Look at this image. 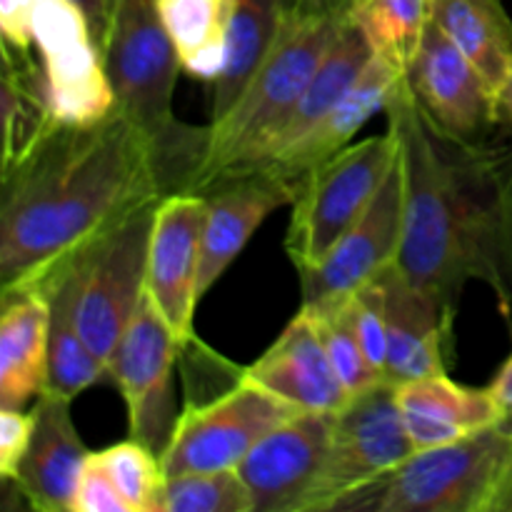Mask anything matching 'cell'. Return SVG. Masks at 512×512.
I'll list each match as a JSON object with an SVG mask.
<instances>
[{"instance_id":"20","label":"cell","mask_w":512,"mask_h":512,"mask_svg":"<svg viewBox=\"0 0 512 512\" xmlns=\"http://www.w3.org/2000/svg\"><path fill=\"white\" fill-rule=\"evenodd\" d=\"M0 408L23 410L48 385L50 298L43 285L0 293Z\"/></svg>"},{"instance_id":"11","label":"cell","mask_w":512,"mask_h":512,"mask_svg":"<svg viewBox=\"0 0 512 512\" xmlns=\"http://www.w3.org/2000/svg\"><path fill=\"white\" fill-rule=\"evenodd\" d=\"M33 45L60 123H95L113 113L115 93L103 53L78 5L70 0H35Z\"/></svg>"},{"instance_id":"13","label":"cell","mask_w":512,"mask_h":512,"mask_svg":"<svg viewBox=\"0 0 512 512\" xmlns=\"http://www.w3.org/2000/svg\"><path fill=\"white\" fill-rule=\"evenodd\" d=\"M403 220L405 175L398 150V160L370 208L313 268L300 270V293H303L300 305L355 293L395 265L403 243Z\"/></svg>"},{"instance_id":"38","label":"cell","mask_w":512,"mask_h":512,"mask_svg":"<svg viewBox=\"0 0 512 512\" xmlns=\"http://www.w3.org/2000/svg\"><path fill=\"white\" fill-rule=\"evenodd\" d=\"M490 512H512V465L508 473H505L493 503H490Z\"/></svg>"},{"instance_id":"18","label":"cell","mask_w":512,"mask_h":512,"mask_svg":"<svg viewBox=\"0 0 512 512\" xmlns=\"http://www.w3.org/2000/svg\"><path fill=\"white\" fill-rule=\"evenodd\" d=\"M240 373L310 413H338L353 398L335 373L313 318L303 308L280 338Z\"/></svg>"},{"instance_id":"27","label":"cell","mask_w":512,"mask_h":512,"mask_svg":"<svg viewBox=\"0 0 512 512\" xmlns=\"http://www.w3.org/2000/svg\"><path fill=\"white\" fill-rule=\"evenodd\" d=\"M170 35L180 70L193 78L215 80L228 48L233 0H155Z\"/></svg>"},{"instance_id":"23","label":"cell","mask_w":512,"mask_h":512,"mask_svg":"<svg viewBox=\"0 0 512 512\" xmlns=\"http://www.w3.org/2000/svg\"><path fill=\"white\" fill-rule=\"evenodd\" d=\"M38 285H43L50 298V360L45 390L73 400L90 385L108 378V365L88 348L80 333V270L75 253L48 270Z\"/></svg>"},{"instance_id":"19","label":"cell","mask_w":512,"mask_h":512,"mask_svg":"<svg viewBox=\"0 0 512 512\" xmlns=\"http://www.w3.org/2000/svg\"><path fill=\"white\" fill-rule=\"evenodd\" d=\"M388 288V358L383 380L393 385L448 373L453 358L455 313L440 300L405 283L395 265L385 270Z\"/></svg>"},{"instance_id":"22","label":"cell","mask_w":512,"mask_h":512,"mask_svg":"<svg viewBox=\"0 0 512 512\" xmlns=\"http://www.w3.org/2000/svg\"><path fill=\"white\" fill-rule=\"evenodd\" d=\"M398 405L415 450L453 443L508 420L490 390L455 383L448 373L398 385Z\"/></svg>"},{"instance_id":"8","label":"cell","mask_w":512,"mask_h":512,"mask_svg":"<svg viewBox=\"0 0 512 512\" xmlns=\"http://www.w3.org/2000/svg\"><path fill=\"white\" fill-rule=\"evenodd\" d=\"M155 208L158 203L138 210L75 250L80 270V333L105 365L145 295Z\"/></svg>"},{"instance_id":"1","label":"cell","mask_w":512,"mask_h":512,"mask_svg":"<svg viewBox=\"0 0 512 512\" xmlns=\"http://www.w3.org/2000/svg\"><path fill=\"white\" fill-rule=\"evenodd\" d=\"M200 160V150L160 143L120 110L60 123L0 175V293L38 283L120 220L188 190Z\"/></svg>"},{"instance_id":"31","label":"cell","mask_w":512,"mask_h":512,"mask_svg":"<svg viewBox=\"0 0 512 512\" xmlns=\"http://www.w3.org/2000/svg\"><path fill=\"white\" fill-rule=\"evenodd\" d=\"M163 512H255L238 468L168 475Z\"/></svg>"},{"instance_id":"7","label":"cell","mask_w":512,"mask_h":512,"mask_svg":"<svg viewBox=\"0 0 512 512\" xmlns=\"http://www.w3.org/2000/svg\"><path fill=\"white\" fill-rule=\"evenodd\" d=\"M295 413L300 408L238 373L223 393L185 405L160 455L165 475L238 468L258 440Z\"/></svg>"},{"instance_id":"16","label":"cell","mask_w":512,"mask_h":512,"mask_svg":"<svg viewBox=\"0 0 512 512\" xmlns=\"http://www.w3.org/2000/svg\"><path fill=\"white\" fill-rule=\"evenodd\" d=\"M298 188V180H290L260 165L220 178L200 193L208 200L198 280L200 300L243 253L260 223L283 205H293Z\"/></svg>"},{"instance_id":"4","label":"cell","mask_w":512,"mask_h":512,"mask_svg":"<svg viewBox=\"0 0 512 512\" xmlns=\"http://www.w3.org/2000/svg\"><path fill=\"white\" fill-rule=\"evenodd\" d=\"M512 465V423L415 450L408 460L345 495L333 512H490Z\"/></svg>"},{"instance_id":"33","label":"cell","mask_w":512,"mask_h":512,"mask_svg":"<svg viewBox=\"0 0 512 512\" xmlns=\"http://www.w3.org/2000/svg\"><path fill=\"white\" fill-rule=\"evenodd\" d=\"M33 435V410L0 408V478L13 483Z\"/></svg>"},{"instance_id":"10","label":"cell","mask_w":512,"mask_h":512,"mask_svg":"<svg viewBox=\"0 0 512 512\" xmlns=\"http://www.w3.org/2000/svg\"><path fill=\"white\" fill-rule=\"evenodd\" d=\"M180 353L183 345L145 290L133 320L108 358V378L118 385L128 405L130 438L160 455L178 420L170 380Z\"/></svg>"},{"instance_id":"25","label":"cell","mask_w":512,"mask_h":512,"mask_svg":"<svg viewBox=\"0 0 512 512\" xmlns=\"http://www.w3.org/2000/svg\"><path fill=\"white\" fill-rule=\"evenodd\" d=\"M433 23L498 90L512 70V20L503 0H433Z\"/></svg>"},{"instance_id":"29","label":"cell","mask_w":512,"mask_h":512,"mask_svg":"<svg viewBox=\"0 0 512 512\" xmlns=\"http://www.w3.org/2000/svg\"><path fill=\"white\" fill-rule=\"evenodd\" d=\"M300 308L308 310V315L313 318L315 330H318L320 340L330 355V363H333L335 373L343 380L350 395L363 393L370 385L383 380V375L373 368V363L365 355L363 343L355 333L350 295H338V298L300 305Z\"/></svg>"},{"instance_id":"26","label":"cell","mask_w":512,"mask_h":512,"mask_svg":"<svg viewBox=\"0 0 512 512\" xmlns=\"http://www.w3.org/2000/svg\"><path fill=\"white\" fill-rule=\"evenodd\" d=\"M283 20V0H233L225 63L213 93V118L218 120L238 103L243 90L270 53Z\"/></svg>"},{"instance_id":"14","label":"cell","mask_w":512,"mask_h":512,"mask_svg":"<svg viewBox=\"0 0 512 512\" xmlns=\"http://www.w3.org/2000/svg\"><path fill=\"white\" fill-rule=\"evenodd\" d=\"M335 413L300 410L255 443L238 465L255 512H308L325 465Z\"/></svg>"},{"instance_id":"28","label":"cell","mask_w":512,"mask_h":512,"mask_svg":"<svg viewBox=\"0 0 512 512\" xmlns=\"http://www.w3.org/2000/svg\"><path fill=\"white\" fill-rule=\"evenodd\" d=\"M433 20V0H355L350 23L363 33L373 55L408 75Z\"/></svg>"},{"instance_id":"9","label":"cell","mask_w":512,"mask_h":512,"mask_svg":"<svg viewBox=\"0 0 512 512\" xmlns=\"http://www.w3.org/2000/svg\"><path fill=\"white\" fill-rule=\"evenodd\" d=\"M413 453L415 445L398 405V385L388 380L370 385L333 415L328 455L308 512H333L345 495L383 478Z\"/></svg>"},{"instance_id":"21","label":"cell","mask_w":512,"mask_h":512,"mask_svg":"<svg viewBox=\"0 0 512 512\" xmlns=\"http://www.w3.org/2000/svg\"><path fill=\"white\" fill-rule=\"evenodd\" d=\"M403 73L393 65L385 63L383 58L373 55L365 65L363 73L358 75L348 93L325 113L318 125L308 130L300 140H295L288 148L278 150L273 158L265 160V168L285 175L290 180L303 178L305 173L315 168L323 160L333 158L343 148H348L350 140L355 138L360 128L373 118L378 110H385L395 85L400 83ZM260 168V165H258Z\"/></svg>"},{"instance_id":"2","label":"cell","mask_w":512,"mask_h":512,"mask_svg":"<svg viewBox=\"0 0 512 512\" xmlns=\"http://www.w3.org/2000/svg\"><path fill=\"white\" fill-rule=\"evenodd\" d=\"M405 175V220L395 270L458 315L468 283L512 313V128L455 138L400 78L385 105Z\"/></svg>"},{"instance_id":"17","label":"cell","mask_w":512,"mask_h":512,"mask_svg":"<svg viewBox=\"0 0 512 512\" xmlns=\"http://www.w3.org/2000/svg\"><path fill=\"white\" fill-rule=\"evenodd\" d=\"M70 403L73 400L43 390L33 408V435L13 480L33 510L73 512L90 450L75 430Z\"/></svg>"},{"instance_id":"12","label":"cell","mask_w":512,"mask_h":512,"mask_svg":"<svg viewBox=\"0 0 512 512\" xmlns=\"http://www.w3.org/2000/svg\"><path fill=\"white\" fill-rule=\"evenodd\" d=\"M205 220H208L205 195L178 190L160 200L150 230L145 290L168 320L183 350L198 343L193 323L195 308L200 303L198 280Z\"/></svg>"},{"instance_id":"6","label":"cell","mask_w":512,"mask_h":512,"mask_svg":"<svg viewBox=\"0 0 512 512\" xmlns=\"http://www.w3.org/2000/svg\"><path fill=\"white\" fill-rule=\"evenodd\" d=\"M398 160V140L383 133L350 143L300 178L285 253L300 270L313 268L370 208Z\"/></svg>"},{"instance_id":"32","label":"cell","mask_w":512,"mask_h":512,"mask_svg":"<svg viewBox=\"0 0 512 512\" xmlns=\"http://www.w3.org/2000/svg\"><path fill=\"white\" fill-rule=\"evenodd\" d=\"M73 512H130L123 495L118 493L110 475L100 468L93 453L88 455L83 475L78 480V490L73 498Z\"/></svg>"},{"instance_id":"5","label":"cell","mask_w":512,"mask_h":512,"mask_svg":"<svg viewBox=\"0 0 512 512\" xmlns=\"http://www.w3.org/2000/svg\"><path fill=\"white\" fill-rule=\"evenodd\" d=\"M115 110L173 148L205 153L208 125L190 128L173 113L180 63L155 0H118L105 48Z\"/></svg>"},{"instance_id":"24","label":"cell","mask_w":512,"mask_h":512,"mask_svg":"<svg viewBox=\"0 0 512 512\" xmlns=\"http://www.w3.org/2000/svg\"><path fill=\"white\" fill-rule=\"evenodd\" d=\"M60 125L50 100L48 80L30 48L3 40V153L0 175L23 163Z\"/></svg>"},{"instance_id":"15","label":"cell","mask_w":512,"mask_h":512,"mask_svg":"<svg viewBox=\"0 0 512 512\" xmlns=\"http://www.w3.org/2000/svg\"><path fill=\"white\" fill-rule=\"evenodd\" d=\"M405 78L425 113L455 138L480 140L500 128L495 90L433 20Z\"/></svg>"},{"instance_id":"36","label":"cell","mask_w":512,"mask_h":512,"mask_svg":"<svg viewBox=\"0 0 512 512\" xmlns=\"http://www.w3.org/2000/svg\"><path fill=\"white\" fill-rule=\"evenodd\" d=\"M488 390L493 393L495 403L500 405L505 418L512 423V355L508 358V363L498 370V375H495V380L490 383Z\"/></svg>"},{"instance_id":"3","label":"cell","mask_w":512,"mask_h":512,"mask_svg":"<svg viewBox=\"0 0 512 512\" xmlns=\"http://www.w3.org/2000/svg\"><path fill=\"white\" fill-rule=\"evenodd\" d=\"M348 25V15L283 8L275 43L258 73L238 103L208 123L203 160L188 190L203 193L220 178L258 168L273 153L310 78Z\"/></svg>"},{"instance_id":"35","label":"cell","mask_w":512,"mask_h":512,"mask_svg":"<svg viewBox=\"0 0 512 512\" xmlns=\"http://www.w3.org/2000/svg\"><path fill=\"white\" fill-rule=\"evenodd\" d=\"M70 3L78 5L80 13L85 15V20H88L90 25V33H93L95 43H98L100 53H103V60H105V48H108L110 30H113L118 0H70Z\"/></svg>"},{"instance_id":"30","label":"cell","mask_w":512,"mask_h":512,"mask_svg":"<svg viewBox=\"0 0 512 512\" xmlns=\"http://www.w3.org/2000/svg\"><path fill=\"white\" fill-rule=\"evenodd\" d=\"M93 458L110 475L130 512H163L168 475H165L160 453L130 438L125 443L98 450Z\"/></svg>"},{"instance_id":"37","label":"cell","mask_w":512,"mask_h":512,"mask_svg":"<svg viewBox=\"0 0 512 512\" xmlns=\"http://www.w3.org/2000/svg\"><path fill=\"white\" fill-rule=\"evenodd\" d=\"M495 120L498 125L512 128V70L495 90Z\"/></svg>"},{"instance_id":"34","label":"cell","mask_w":512,"mask_h":512,"mask_svg":"<svg viewBox=\"0 0 512 512\" xmlns=\"http://www.w3.org/2000/svg\"><path fill=\"white\" fill-rule=\"evenodd\" d=\"M35 0H0V33L15 48H33Z\"/></svg>"}]
</instances>
